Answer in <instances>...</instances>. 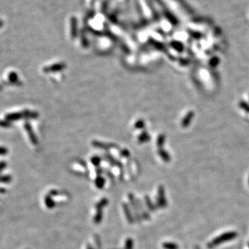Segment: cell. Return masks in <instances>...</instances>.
Masks as SVG:
<instances>
[{"instance_id":"obj_21","label":"cell","mask_w":249,"mask_h":249,"mask_svg":"<svg viewBox=\"0 0 249 249\" xmlns=\"http://www.w3.org/2000/svg\"><path fill=\"white\" fill-rule=\"evenodd\" d=\"M248 183H249V179H248Z\"/></svg>"},{"instance_id":"obj_9","label":"cell","mask_w":249,"mask_h":249,"mask_svg":"<svg viewBox=\"0 0 249 249\" xmlns=\"http://www.w3.org/2000/svg\"><path fill=\"white\" fill-rule=\"evenodd\" d=\"M159 154L160 155V156L162 158V159L165 162H169L170 160V157L168 154V153L164 151V150H162V149H160Z\"/></svg>"},{"instance_id":"obj_16","label":"cell","mask_w":249,"mask_h":249,"mask_svg":"<svg viewBox=\"0 0 249 249\" xmlns=\"http://www.w3.org/2000/svg\"><path fill=\"white\" fill-rule=\"evenodd\" d=\"M103 184H104V180L103 179L100 178V179H98L96 181V185H97V186L98 187H103Z\"/></svg>"},{"instance_id":"obj_13","label":"cell","mask_w":249,"mask_h":249,"mask_svg":"<svg viewBox=\"0 0 249 249\" xmlns=\"http://www.w3.org/2000/svg\"><path fill=\"white\" fill-rule=\"evenodd\" d=\"M165 141V137L163 135H160L157 140V145L159 147H162L163 145V143Z\"/></svg>"},{"instance_id":"obj_15","label":"cell","mask_w":249,"mask_h":249,"mask_svg":"<svg viewBox=\"0 0 249 249\" xmlns=\"http://www.w3.org/2000/svg\"><path fill=\"white\" fill-rule=\"evenodd\" d=\"M6 166H7V163L4 161H0V173L2 172L3 170H4Z\"/></svg>"},{"instance_id":"obj_22","label":"cell","mask_w":249,"mask_h":249,"mask_svg":"<svg viewBox=\"0 0 249 249\" xmlns=\"http://www.w3.org/2000/svg\"><path fill=\"white\" fill-rule=\"evenodd\" d=\"M248 246H249V244H248Z\"/></svg>"},{"instance_id":"obj_2","label":"cell","mask_w":249,"mask_h":249,"mask_svg":"<svg viewBox=\"0 0 249 249\" xmlns=\"http://www.w3.org/2000/svg\"><path fill=\"white\" fill-rule=\"evenodd\" d=\"M237 236V233L235 231H231V232H228V233H225L222 235H219L217 237L214 238V240H213L210 242H209L208 244H207V247L208 248H213L217 246L220 245L221 244L224 243V242L226 241H229L230 240H233L234 239H235Z\"/></svg>"},{"instance_id":"obj_8","label":"cell","mask_w":249,"mask_h":249,"mask_svg":"<svg viewBox=\"0 0 249 249\" xmlns=\"http://www.w3.org/2000/svg\"><path fill=\"white\" fill-rule=\"evenodd\" d=\"M163 247L165 249H179L178 245L172 242H165L163 244Z\"/></svg>"},{"instance_id":"obj_4","label":"cell","mask_w":249,"mask_h":249,"mask_svg":"<svg viewBox=\"0 0 249 249\" xmlns=\"http://www.w3.org/2000/svg\"><path fill=\"white\" fill-rule=\"evenodd\" d=\"M158 204L160 207L164 208L167 206V201L165 197L164 189L162 186L159 189V196H158Z\"/></svg>"},{"instance_id":"obj_20","label":"cell","mask_w":249,"mask_h":249,"mask_svg":"<svg viewBox=\"0 0 249 249\" xmlns=\"http://www.w3.org/2000/svg\"><path fill=\"white\" fill-rule=\"evenodd\" d=\"M87 249H93V248H91V247L89 246V247H88V248H87Z\"/></svg>"},{"instance_id":"obj_5","label":"cell","mask_w":249,"mask_h":249,"mask_svg":"<svg viewBox=\"0 0 249 249\" xmlns=\"http://www.w3.org/2000/svg\"><path fill=\"white\" fill-rule=\"evenodd\" d=\"M65 67V64L62 63H59V64H53V65L50 67H45L44 69V71L46 73H49V72H54V71H60L63 69Z\"/></svg>"},{"instance_id":"obj_17","label":"cell","mask_w":249,"mask_h":249,"mask_svg":"<svg viewBox=\"0 0 249 249\" xmlns=\"http://www.w3.org/2000/svg\"><path fill=\"white\" fill-rule=\"evenodd\" d=\"M132 240H127L126 241V248L127 249H132Z\"/></svg>"},{"instance_id":"obj_11","label":"cell","mask_w":249,"mask_h":249,"mask_svg":"<svg viewBox=\"0 0 249 249\" xmlns=\"http://www.w3.org/2000/svg\"><path fill=\"white\" fill-rule=\"evenodd\" d=\"M12 126V122L7 120H1L0 121V127L3 128H10Z\"/></svg>"},{"instance_id":"obj_18","label":"cell","mask_w":249,"mask_h":249,"mask_svg":"<svg viewBox=\"0 0 249 249\" xmlns=\"http://www.w3.org/2000/svg\"><path fill=\"white\" fill-rule=\"evenodd\" d=\"M240 106H241V107L246 110V111L249 112V105H248L246 103H244V102H241V103H240Z\"/></svg>"},{"instance_id":"obj_7","label":"cell","mask_w":249,"mask_h":249,"mask_svg":"<svg viewBox=\"0 0 249 249\" xmlns=\"http://www.w3.org/2000/svg\"><path fill=\"white\" fill-rule=\"evenodd\" d=\"M8 80L11 82L12 84H18L20 82L19 80V77L17 73H15V71H11L8 74Z\"/></svg>"},{"instance_id":"obj_14","label":"cell","mask_w":249,"mask_h":249,"mask_svg":"<svg viewBox=\"0 0 249 249\" xmlns=\"http://www.w3.org/2000/svg\"><path fill=\"white\" fill-rule=\"evenodd\" d=\"M8 153V149L4 146H0V156H6Z\"/></svg>"},{"instance_id":"obj_6","label":"cell","mask_w":249,"mask_h":249,"mask_svg":"<svg viewBox=\"0 0 249 249\" xmlns=\"http://www.w3.org/2000/svg\"><path fill=\"white\" fill-rule=\"evenodd\" d=\"M194 115V114L193 113V111H189L188 113L186 114L185 118H184L182 121V123H181L182 127H186L187 126H188L190 125L191 121H192V119L193 118Z\"/></svg>"},{"instance_id":"obj_3","label":"cell","mask_w":249,"mask_h":249,"mask_svg":"<svg viewBox=\"0 0 249 249\" xmlns=\"http://www.w3.org/2000/svg\"><path fill=\"white\" fill-rule=\"evenodd\" d=\"M24 128L26 129L27 134H28V135H29V137L30 142L33 143V145H36L37 144V143H38V141H37V138L36 137L35 134H34L32 126L30 125L29 122H26L24 124Z\"/></svg>"},{"instance_id":"obj_1","label":"cell","mask_w":249,"mask_h":249,"mask_svg":"<svg viewBox=\"0 0 249 249\" xmlns=\"http://www.w3.org/2000/svg\"><path fill=\"white\" fill-rule=\"evenodd\" d=\"M38 117V114L35 111L24 110L21 112H13L5 116V119L10 122L20 120V119H35Z\"/></svg>"},{"instance_id":"obj_12","label":"cell","mask_w":249,"mask_h":249,"mask_svg":"<svg viewBox=\"0 0 249 249\" xmlns=\"http://www.w3.org/2000/svg\"><path fill=\"white\" fill-rule=\"evenodd\" d=\"M45 203H46V205L48 208H52L53 207H54V203L53 201L51 199L50 196H46L45 197Z\"/></svg>"},{"instance_id":"obj_10","label":"cell","mask_w":249,"mask_h":249,"mask_svg":"<svg viewBox=\"0 0 249 249\" xmlns=\"http://www.w3.org/2000/svg\"><path fill=\"white\" fill-rule=\"evenodd\" d=\"M12 181V177L10 175L0 176V183H8Z\"/></svg>"},{"instance_id":"obj_19","label":"cell","mask_w":249,"mask_h":249,"mask_svg":"<svg viewBox=\"0 0 249 249\" xmlns=\"http://www.w3.org/2000/svg\"><path fill=\"white\" fill-rule=\"evenodd\" d=\"M3 25H4V22H3L2 20L0 19V28H2Z\"/></svg>"}]
</instances>
